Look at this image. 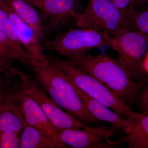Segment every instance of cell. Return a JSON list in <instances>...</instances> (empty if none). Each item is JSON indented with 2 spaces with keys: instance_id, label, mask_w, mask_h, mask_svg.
Segmentation results:
<instances>
[{
  "instance_id": "1",
  "label": "cell",
  "mask_w": 148,
  "mask_h": 148,
  "mask_svg": "<svg viewBox=\"0 0 148 148\" xmlns=\"http://www.w3.org/2000/svg\"><path fill=\"white\" fill-rule=\"evenodd\" d=\"M30 64L39 84L63 110L86 125L99 121L85 106L69 78L54 64L33 58Z\"/></svg>"
},
{
  "instance_id": "2",
  "label": "cell",
  "mask_w": 148,
  "mask_h": 148,
  "mask_svg": "<svg viewBox=\"0 0 148 148\" xmlns=\"http://www.w3.org/2000/svg\"><path fill=\"white\" fill-rule=\"evenodd\" d=\"M92 76L128 105L138 98L140 86L117 60L105 54H86L69 59Z\"/></svg>"
},
{
  "instance_id": "3",
  "label": "cell",
  "mask_w": 148,
  "mask_h": 148,
  "mask_svg": "<svg viewBox=\"0 0 148 148\" xmlns=\"http://www.w3.org/2000/svg\"><path fill=\"white\" fill-rule=\"evenodd\" d=\"M48 58L80 90L91 98L105 104L120 116L133 120L140 114L132 110L129 105L99 81L78 68L70 60L56 57Z\"/></svg>"
},
{
  "instance_id": "4",
  "label": "cell",
  "mask_w": 148,
  "mask_h": 148,
  "mask_svg": "<svg viewBox=\"0 0 148 148\" xmlns=\"http://www.w3.org/2000/svg\"><path fill=\"white\" fill-rule=\"evenodd\" d=\"M106 44L117 53V60L135 80L142 76L143 63L148 52V38L130 27H121L111 37H106Z\"/></svg>"
},
{
  "instance_id": "5",
  "label": "cell",
  "mask_w": 148,
  "mask_h": 148,
  "mask_svg": "<svg viewBox=\"0 0 148 148\" xmlns=\"http://www.w3.org/2000/svg\"><path fill=\"white\" fill-rule=\"evenodd\" d=\"M80 28H90L111 37L121 27H129L125 14L110 0H88L84 10L75 20Z\"/></svg>"
},
{
  "instance_id": "6",
  "label": "cell",
  "mask_w": 148,
  "mask_h": 148,
  "mask_svg": "<svg viewBox=\"0 0 148 148\" xmlns=\"http://www.w3.org/2000/svg\"><path fill=\"white\" fill-rule=\"evenodd\" d=\"M106 45V38L101 33L90 28L72 29L46 41L44 49L55 51L67 59L87 54L95 48Z\"/></svg>"
},
{
  "instance_id": "7",
  "label": "cell",
  "mask_w": 148,
  "mask_h": 148,
  "mask_svg": "<svg viewBox=\"0 0 148 148\" xmlns=\"http://www.w3.org/2000/svg\"><path fill=\"white\" fill-rule=\"evenodd\" d=\"M15 75L18 77V84L34 98L48 118L58 129L79 130L88 126L76 119L58 106L48 95L35 78L17 68L15 71Z\"/></svg>"
},
{
  "instance_id": "8",
  "label": "cell",
  "mask_w": 148,
  "mask_h": 148,
  "mask_svg": "<svg viewBox=\"0 0 148 148\" xmlns=\"http://www.w3.org/2000/svg\"><path fill=\"white\" fill-rule=\"evenodd\" d=\"M119 128L110 127H92L83 129H58V141L74 148H112L123 143L122 138L112 142L110 138L116 136Z\"/></svg>"
},
{
  "instance_id": "9",
  "label": "cell",
  "mask_w": 148,
  "mask_h": 148,
  "mask_svg": "<svg viewBox=\"0 0 148 148\" xmlns=\"http://www.w3.org/2000/svg\"><path fill=\"white\" fill-rule=\"evenodd\" d=\"M11 90L9 93H6L4 100L18 105L27 125L58 141V129L48 118L34 98L18 84Z\"/></svg>"
},
{
  "instance_id": "10",
  "label": "cell",
  "mask_w": 148,
  "mask_h": 148,
  "mask_svg": "<svg viewBox=\"0 0 148 148\" xmlns=\"http://www.w3.org/2000/svg\"><path fill=\"white\" fill-rule=\"evenodd\" d=\"M78 0H41L38 8L42 18L46 22L45 34L57 32L78 15Z\"/></svg>"
},
{
  "instance_id": "11",
  "label": "cell",
  "mask_w": 148,
  "mask_h": 148,
  "mask_svg": "<svg viewBox=\"0 0 148 148\" xmlns=\"http://www.w3.org/2000/svg\"><path fill=\"white\" fill-rule=\"evenodd\" d=\"M0 6L8 14L21 45L28 54L33 59L44 63L48 62L49 60L44 52V49L40 40L32 27L23 21L4 0H0Z\"/></svg>"
},
{
  "instance_id": "12",
  "label": "cell",
  "mask_w": 148,
  "mask_h": 148,
  "mask_svg": "<svg viewBox=\"0 0 148 148\" xmlns=\"http://www.w3.org/2000/svg\"><path fill=\"white\" fill-rule=\"evenodd\" d=\"M69 80L88 110L98 121L108 122L111 125L124 131L130 127L132 120L122 117L105 104L91 98Z\"/></svg>"
},
{
  "instance_id": "13",
  "label": "cell",
  "mask_w": 148,
  "mask_h": 148,
  "mask_svg": "<svg viewBox=\"0 0 148 148\" xmlns=\"http://www.w3.org/2000/svg\"><path fill=\"white\" fill-rule=\"evenodd\" d=\"M27 125L18 105L4 100L0 108V131L21 135Z\"/></svg>"
},
{
  "instance_id": "14",
  "label": "cell",
  "mask_w": 148,
  "mask_h": 148,
  "mask_svg": "<svg viewBox=\"0 0 148 148\" xmlns=\"http://www.w3.org/2000/svg\"><path fill=\"white\" fill-rule=\"evenodd\" d=\"M18 16L35 31L40 40L44 38V28L41 16L34 6L24 0H4Z\"/></svg>"
},
{
  "instance_id": "15",
  "label": "cell",
  "mask_w": 148,
  "mask_h": 148,
  "mask_svg": "<svg viewBox=\"0 0 148 148\" xmlns=\"http://www.w3.org/2000/svg\"><path fill=\"white\" fill-rule=\"evenodd\" d=\"M123 143L130 148H148V114L140 113L124 131Z\"/></svg>"
},
{
  "instance_id": "16",
  "label": "cell",
  "mask_w": 148,
  "mask_h": 148,
  "mask_svg": "<svg viewBox=\"0 0 148 148\" xmlns=\"http://www.w3.org/2000/svg\"><path fill=\"white\" fill-rule=\"evenodd\" d=\"M20 148H69L55 138L27 125L20 135Z\"/></svg>"
},
{
  "instance_id": "17",
  "label": "cell",
  "mask_w": 148,
  "mask_h": 148,
  "mask_svg": "<svg viewBox=\"0 0 148 148\" xmlns=\"http://www.w3.org/2000/svg\"><path fill=\"white\" fill-rule=\"evenodd\" d=\"M0 48L13 61H18L26 69H29L30 60L32 57L26 51L19 48L1 29H0Z\"/></svg>"
},
{
  "instance_id": "18",
  "label": "cell",
  "mask_w": 148,
  "mask_h": 148,
  "mask_svg": "<svg viewBox=\"0 0 148 148\" xmlns=\"http://www.w3.org/2000/svg\"><path fill=\"white\" fill-rule=\"evenodd\" d=\"M129 27L135 29L148 38V9L138 11L135 8L130 9L126 14Z\"/></svg>"
},
{
  "instance_id": "19",
  "label": "cell",
  "mask_w": 148,
  "mask_h": 148,
  "mask_svg": "<svg viewBox=\"0 0 148 148\" xmlns=\"http://www.w3.org/2000/svg\"><path fill=\"white\" fill-rule=\"evenodd\" d=\"M0 29H1L4 33H5L8 36L19 48L22 50H25L18 39V35L13 23L11 21L8 14L1 6Z\"/></svg>"
},
{
  "instance_id": "20",
  "label": "cell",
  "mask_w": 148,
  "mask_h": 148,
  "mask_svg": "<svg viewBox=\"0 0 148 148\" xmlns=\"http://www.w3.org/2000/svg\"><path fill=\"white\" fill-rule=\"evenodd\" d=\"M13 60L0 48V67L3 69V75L7 79H12L15 76L16 67L14 65Z\"/></svg>"
},
{
  "instance_id": "21",
  "label": "cell",
  "mask_w": 148,
  "mask_h": 148,
  "mask_svg": "<svg viewBox=\"0 0 148 148\" xmlns=\"http://www.w3.org/2000/svg\"><path fill=\"white\" fill-rule=\"evenodd\" d=\"M20 135L0 131V148H20Z\"/></svg>"
},
{
  "instance_id": "22",
  "label": "cell",
  "mask_w": 148,
  "mask_h": 148,
  "mask_svg": "<svg viewBox=\"0 0 148 148\" xmlns=\"http://www.w3.org/2000/svg\"><path fill=\"white\" fill-rule=\"evenodd\" d=\"M123 12L126 14L130 9L135 8L134 0H110Z\"/></svg>"
},
{
  "instance_id": "23",
  "label": "cell",
  "mask_w": 148,
  "mask_h": 148,
  "mask_svg": "<svg viewBox=\"0 0 148 148\" xmlns=\"http://www.w3.org/2000/svg\"><path fill=\"white\" fill-rule=\"evenodd\" d=\"M138 101L142 113L148 114V85L144 88L140 94Z\"/></svg>"
},
{
  "instance_id": "24",
  "label": "cell",
  "mask_w": 148,
  "mask_h": 148,
  "mask_svg": "<svg viewBox=\"0 0 148 148\" xmlns=\"http://www.w3.org/2000/svg\"><path fill=\"white\" fill-rule=\"evenodd\" d=\"M11 79H7L4 77L0 79V108L3 103L5 96Z\"/></svg>"
},
{
  "instance_id": "25",
  "label": "cell",
  "mask_w": 148,
  "mask_h": 148,
  "mask_svg": "<svg viewBox=\"0 0 148 148\" xmlns=\"http://www.w3.org/2000/svg\"><path fill=\"white\" fill-rule=\"evenodd\" d=\"M143 69L144 71H145L148 73V52L146 55L143 63Z\"/></svg>"
},
{
  "instance_id": "26",
  "label": "cell",
  "mask_w": 148,
  "mask_h": 148,
  "mask_svg": "<svg viewBox=\"0 0 148 148\" xmlns=\"http://www.w3.org/2000/svg\"><path fill=\"white\" fill-rule=\"evenodd\" d=\"M136 4L143 5L147 4H148V0H135Z\"/></svg>"
},
{
  "instance_id": "27",
  "label": "cell",
  "mask_w": 148,
  "mask_h": 148,
  "mask_svg": "<svg viewBox=\"0 0 148 148\" xmlns=\"http://www.w3.org/2000/svg\"><path fill=\"white\" fill-rule=\"evenodd\" d=\"M33 4L34 6L38 8L41 0H32Z\"/></svg>"
},
{
  "instance_id": "28",
  "label": "cell",
  "mask_w": 148,
  "mask_h": 148,
  "mask_svg": "<svg viewBox=\"0 0 148 148\" xmlns=\"http://www.w3.org/2000/svg\"><path fill=\"white\" fill-rule=\"evenodd\" d=\"M3 75V69L0 67V79L1 78Z\"/></svg>"
},
{
  "instance_id": "29",
  "label": "cell",
  "mask_w": 148,
  "mask_h": 148,
  "mask_svg": "<svg viewBox=\"0 0 148 148\" xmlns=\"http://www.w3.org/2000/svg\"><path fill=\"white\" fill-rule=\"evenodd\" d=\"M24 1H26L27 2L31 4L32 5H34L33 4V2H32V0H24Z\"/></svg>"
},
{
  "instance_id": "30",
  "label": "cell",
  "mask_w": 148,
  "mask_h": 148,
  "mask_svg": "<svg viewBox=\"0 0 148 148\" xmlns=\"http://www.w3.org/2000/svg\"><path fill=\"white\" fill-rule=\"evenodd\" d=\"M134 1H135V0H134ZM135 4H136V3H135Z\"/></svg>"
}]
</instances>
